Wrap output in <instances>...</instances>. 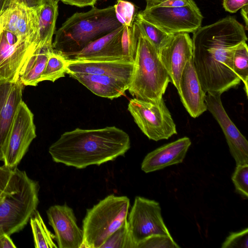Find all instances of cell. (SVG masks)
<instances>
[{
  "label": "cell",
  "mask_w": 248,
  "mask_h": 248,
  "mask_svg": "<svg viewBox=\"0 0 248 248\" xmlns=\"http://www.w3.org/2000/svg\"><path fill=\"white\" fill-rule=\"evenodd\" d=\"M113 6L118 21L122 25L132 26L135 16L134 4L125 0H118Z\"/></svg>",
  "instance_id": "cell-30"
},
{
  "label": "cell",
  "mask_w": 248,
  "mask_h": 248,
  "mask_svg": "<svg viewBox=\"0 0 248 248\" xmlns=\"http://www.w3.org/2000/svg\"><path fill=\"white\" fill-rule=\"evenodd\" d=\"M135 248L128 229L127 220L114 232L111 234L100 248Z\"/></svg>",
  "instance_id": "cell-28"
},
{
  "label": "cell",
  "mask_w": 248,
  "mask_h": 248,
  "mask_svg": "<svg viewBox=\"0 0 248 248\" xmlns=\"http://www.w3.org/2000/svg\"><path fill=\"white\" fill-rule=\"evenodd\" d=\"M133 28L137 47L128 91L134 98L156 101L163 97L171 79L155 48L134 21Z\"/></svg>",
  "instance_id": "cell-4"
},
{
  "label": "cell",
  "mask_w": 248,
  "mask_h": 248,
  "mask_svg": "<svg viewBox=\"0 0 248 248\" xmlns=\"http://www.w3.org/2000/svg\"><path fill=\"white\" fill-rule=\"evenodd\" d=\"M15 245L10 235L4 234L0 236V248H16Z\"/></svg>",
  "instance_id": "cell-39"
},
{
  "label": "cell",
  "mask_w": 248,
  "mask_h": 248,
  "mask_svg": "<svg viewBox=\"0 0 248 248\" xmlns=\"http://www.w3.org/2000/svg\"><path fill=\"white\" fill-rule=\"evenodd\" d=\"M130 148L128 134L115 126L77 128L62 134L50 146L48 153L55 162L81 169L113 161Z\"/></svg>",
  "instance_id": "cell-2"
},
{
  "label": "cell",
  "mask_w": 248,
  "mask_h": 248,
  "mask_svg": "<svg viewBox=\"0 0 248 248\" xmlns=\"http://www.w3.org/2000/svg\"><path fill=\"white\" fill-rule=\"evenodd\" d=\"M3 30L11 32L22 40L34 42L35 12L20 4L10 1L0 15Z\"/></svg>",
  "instance_id": "cell-19"
},
{
  "label": "cell",
  "mask_w": 248,
  "mask_h": 248,
  "mask_svg": "<svg viewBox=\"0 0 248 248\" xmlns=\"http://www.w3.org/2000/svg\"><path fill=\"white\" fill-rule=\"evenodd\" d=\"M24 85L16 81H0V161L4 152L15 116L22 100Z\"/></svg>",
  "instance_id": "cell-15"
},
{
  "label": "cell",
  "mask_w": 248,
  "mask_h": 248,
  "mask_svg": "<svg viewBox=\"0 0 248 248\" xmlns=\"http://www.w3.org/2000/svg\"><path fill=\"white\" fill-rule=\"evenodd\" d=\"M222 248H248V229L230 233L222 243Z\"/></svg>",
  "instance_id": "cell-33"
},
{
  "label": "cell",
  "mask_w": 248,
  "mask_h": 248,
  "mask_svg": "<svg viewBox=\"0 0 248 248\" xmlns=\"http://www.w3.org/2000/svg\"><path fill=\"white\" fill-rule=\"evenodd\" d=\"M3 30L1 24L0 23V35L1 33V32L3 31Z\"/></svg>",
  "instance_id": "cell-43"
},
{
  "label": "cell",
  "mask_w": 248,
  "mask_h": 248,
  "mask_svg": "<svg viewBox=\"0 0 248 248\" xmlns=\"http://www.w3.org/2000/svg\"><path fill=\"white\" fill-rule=\"evenodd\" d=\"M134 21L141 33L155 48L157 53L173 35L165 32L154 24L142 18L138 14L135 15Z\"/></svg>",
  "instance_id": "cell-25"
},
{
  "label": "cell",
  "mask_w": 248,
  "mask_h": 248,
  "mask_svg": "<svg viewBox=\"0 0 248 248\" xmlns=\"http://www.w3.org/2000/svg\"><path fill=\"white\" fill-rule=\"evenodd\" d=\"M67 64V59L54 50L50 53L40 82L45 80L54 82L65 76Z\"/></svg>",
  "instance_id": "cell-26"
},
{
  "label": "cell",
  "mask_w": 248,
  "mask_h": 248,
  "mask_svg": "<svg viewBox=\"0 0 248 248\" xmlns=\"http://www.w3.org/2000/svg\"><path fill=\"white\" fill-rule=\"evenodd\" d=\"M129 199L110 194L87 210L82 221V248H100L127 220Z\"/></svg>",
  "instance_id": "cell-6"
},
{
  "label": "cell",
  "mask_w": 248,
  "mask_h": 248,
  "mask_svg": "<svg viewBox=\"0 0 248 248\" xmlns=\"http://www.w3.org/2000/svg\"><path fill=\"white\" fill-rule=\"evenodd\" d=\"M138 14L170 35L193 33L201 27L203 19L195 2L178 7H146Z\"/></svg>",
  "instance_id": "cell-8"
},
{
  "label": "cell",
  "mask_w": 248,
  "mask_h": 248,
  "mask_svg": "<svg viewBox=\"0 0 248 248\" xmlns=\"http://www.w3.org/2000/svg\"><path fill=\"white\" fill-rule=\"evenodd\" d=\"M66 73H85L113 77L130 82L134 62L127 60L93 61L67 59Z\"/></svg>",
  "instance_id": "cell-18"
},
{
  "label": "cell",
  "mask_w": 248,
  "mask_h": 248,
  "mask_svg": "<svg viewBox=\"0 0 248 248\" xmlns=\"http://www.w3.org/2000/svg\"><path fill=\"white\" fill-rule=\"evenodd\" d=\"M236 191L243 197H248V164L236 165L232 176Z\"/></svg>",
  "instance_id": "cell-32"
},
{
  "label": "cell",
  "mask_w": 248,
  "mask_h": 248,
  "mask_svg": "<svg viewBox=\"0 0 248 248\" xmlns=\"http://www.w3.org/2000/svg\"><path fill=\"white\" fill-rule=\"evenodd\" d=\"M58 2L55 0H46L43 5L35 10V37L34 44L35 47L52 45V37L58 15Z\"/></svg>",
  "instance_id": "cell-22"
},
{
  "label": "cell",
  "mask_w": 248,
  "mask_h": 248,
  "mask_svg": "<svg viewBox=\"0 0 248 248\" xmlns=\"http://www.w3.org/2000/svg\"><path fill=\"white\" fill-rule=\"evenodd\" d=\"M194 2L193 0H163L152 6L178 7L187 5Z\"/></svg>",
  "instance_id": "cell-36"
},
{
  "label": "cell",
  "mask_w": 248,
  "mask_h": 248,
  "mask_svg": "<svg viewBox=\"0 0 248 248\" xmlns=\"http://www.w3.org/2000/svg\"><path fill=\"white\" fill-rule=\"evenodd\" d=\"M248 5V0H223V6L226 11L231 13L237 12Z\"/></svg>",
  "instance_id": "cell-35"
},
{
  "label": "cell",
  "mask_w": 248,
  "mask_h": 248,
  "mask_svg": "<svg viewBox=\"0 0 248 248\" xmlns=\"http://www.w3.org/2000/svg\"><path fill=\"white\" fill-rule=\"evenodd\" d=\"M221 95L219 93H207V109L222 129L236 165L248 164V141L226 113L221 102Z\"/></svg>",
  "instance_id": "cell-12"
},
{
  "label": "cell",
  "mask_w": 248,
  "mask_h": 248,
  "mask_svg": "<svg viewBox=\"0 0 248 248\" xmlns=\"http://www.w3.org/2000/svg\"><path fill=\"white\" fill-rule=\"evenodd\" d=\"M192 39L188 33H180L172 35L158 53L171 83L178 93L182 71L186 62L192 58Z\"/></svg>",
  "instance_id": "cell-14"
},
{
  "label": "cell",
  "mask_w": 248,
  "mask_h": 248,
  "mask_svg": "<svg viewBox=\"0 0 248 248\" xmlns=\"http://www.w3.org/2000/svg\"><path fill=\"white\" fill-rule=\"evenodd\" d=\"M66 4L82 7L87 6H94L97 0H60Z\"/></svg>",
  "instance_id": "cell-38"
},
{
  "label": "cell",
  "mask_w": 248,
  "mask_h": 248,
  "mask_svg": "<svg viewBox=\"0 0 248 248\" xmlns=\"http://www.w3.org/2000/svg\"><path fill=\"white\" fill-rule=\"evenodd\" d=\"M191 144L190 139L185 137L156 148L145 156L141 170L149 173L182 163Z\"/></svg>",
  "instance_id": "cell-20"
},
{
  "label": "cell",
  "mask_w": 248,
  "mask_h": 248,
  "mask_svg": "<svg viewBox=\"0 0 248 248\" xmlns=\"http://www.w3.org/2000/svg\"><path fill=\"white\" fill-rule=\"evenodd\" d=\"M5 193L0 191V198H1Z\"/></svg>",
  "instance_id": "cell-44"
},
{
  "label": "cell",
  "mask_w": 248,
  "mask_h": 248,
  "mask_svg": "<svg viewBox=\"0 0 248 248\" xmlns=\"http://www.w3.org/2000/svg\"><path fill=\"white\" fill-rule=\"evenodd\" d=\"M127 109L138 126L150 140H167L177 133L163 97L156 101L134 97L129 100Z\"/></svg>",
  "instance_id": "cell-7"
},
{
  "label": "cell",
  "mask_w": 248,
  "mask_h": 248,
  "mask_svg": "<svg viewBox=\"0 0 248 248\" xmlns=\"http://www.w3.org/2000/svg\"><path fill=\"white\" fill-rule=\"evenodd\" d=\"M14 170L15 188L0 198V236L11 235L22 231L39 202L38 182L17 167Z\"/></svg>",
  "instance_id": "cell-5"
},
{
  "label": "cell",
  "mask_w": 248,
  "mask_h": 248,
  "mask_svg": "<svg viewBox=\"0 0 248 248\" xmlns=\"http://www.w3.org/2000/svg\"><path fill=\"white\" fill-rule=\"evenodd\" d=\"M181 101L193 118L206 111V93L202 89L191 59L186 63L179 81L178 92Z\"/></svg>",
  "instance_id": "cell-17"
},
{
  "label": "cell",
  "mask_w": 248,
  "mask_h": 248,
  "mask_svg": "<svg viewBox=\"0 0 248 248\" xmlns=\"http://www.w3.org/2000/svg\"><path fill=\"white\" fill-rule=\"evenodd\" d=\"M124 56L128 60L134 61L137 47V38L132 26H124L121 39Z\"/></svg>",
  "instance_id": "cell-31"
},
{
  "label": "cell",
  "mask_w": 248,
  "mask_h": 248,
  "mask_svg": "<svg viewBox=\"0 0 248 248\" xmlns=\"http://www.w3.org/2000/svg\"><path fill=\"white\" fill-rule=\"evenodd\" d=\"M124 26L122 25L107 35L90 43L80 51L64 57L70 60H127L131 61L124 56L122 50L121 39Z\"/></svg>",
  "instance_id": "cell-16"
},
{
  "label": "cell",
  "mask_w": 248,
  "mask_h": 248,
  "mask_svg": "<svg viewBox=\"0 0 248 248\" xmlns=\"http://www.w3.org/2000/svg\"><path fill=\"white\" fill-rule=\"evenodd\" d=\"M53 50L52 45L35 47L20 73L19 80L24 86H36L40 82L48 56Z\"/></svg>",
  "instance_id": "cell-23"
},
{
  "label": "cell",
  "mask_w": 248,
  "mask_h": 248,
  "mask_svg": "<svg viewBox=\"0 0 248 248\" xmlns=\"http://www.w3.org/2000/svg\"><path fill=\"white\" fill-rule=\"evenodd\" d=\"M46 215L58 248H82L83 231L78 226L72 208L66 204L54 205L47 210Z\"/></svg>",
  "instance_id": "cell-13"
},
{
  "label": "cell",
  "mask_w": 248,
  "mask_h": 248,
  "mask_svg": "<svg viewBox=\"0 0 248 248\" xmlns=\"http://www.w3.org/2000/svg\"><path fill=\"white\" fill-rule=\"evenodd\" d=\"M35 48L32 41L3 30L0 35V81L19 79L21 69Z\"/></svg>",
  "instance_id": "cell-11"
},
{
  "label": "cell",
  "mask_w": 248,
  "mask_h": 248,
  "mask_svg": "<svg viewBox=\"0 0 248 248\" xmlns=\"http://www.w3.org/2000/svg\"><path fill=\"white\" fill-rule=\"evenodd\" d=\"M36 137L33 114L23 100L17 110L10 131L4 152V165L11 170L16 168Z\"/></svg>",
  "instance_id": "cell-10"
},
{
  "label": "cell",
  "mask_w": 248,
  "mask_h": 248,
  "mask_svg": "<svg viewBox=\"0 0 248 248\" xmlns=\"http://www.w3.org/2000/svg\"><path fill=\"white\" fill-rule=\"evenodd\" d=\"M163 0H146L147 4L146 7H151L159 3Z\"/></svg>",
  "instance_id": "cell-42"
},
{
  "label": "cell",
  "mask_w": 248,
  "mask_h": 248,
  "mask_svg": "<svg viewBox=\"0 0 248 248\" xmlns=\"http://www.w3.org/2000/svg\"><path fill=\"white\" fill-rule=\"evenodd\" d=\"M46 0H11V1L23 5L29 9L36 10Z\"/></svg>",
  "instance_id": "cell-37"
},
{
  "label": "cell",
  "mask_w": 248,
  "mask_h": 248,
  "mask_svg": "<svg viewBox=\"0 0 248 248\" xmlns=\"http://www.w3.org/2000/svg\"><path fill=\"white\" fill-rule=\"evenodd\" d=\"M11 0H0V15L8 7Z\"/></svg>",
  "instance_id": "cell-41"
},
{
  "label": "cell",
  "mask_w": 248,
  "mask_h": 248,
  "mask_svg": "<svg viewBox=\"0 0 248 248\" xmlns=\"http://www.w3.org/2000/svg\"><path fill=\"white\" fill-rule=\"evenodd\" d=\"M241 11V14L243 17L244 21L245 22V27L246 30H248V5L242 7Z\"/></svg>",
  "instance_id": "cell-40"
},
{
  "label": "cell",
  "mask_w": 248,
  "mask_h": 248,
  "mask_svg": "<svg viewBox=\"0 0 248 248\" xmlns=\"http://www.w3.org/2000/svg\"><path fill=\"white\" fill-rule=\"evenodd\" d=\"M248 47L246 42L240 44L234 50L232 57V69L244 84V91L248 95Z\"/></svg>",
  "instance_id": "cell-27"
},
{
  "label": "cell",
  "mask_w": 248,
  "mask_h": 248,
  "mask_svg": "<svg viewBox=\"0 0 248 248\" xmlns=\"http://www.w3.org/2000/svg\"><path fill=\"white\" fill-rule=\"evenodd\" d=\"M68 75L95 95L110 99L123 95L129 85V81L108 76L80 73Z\"/></svg>",
  "instance_id": "cell-21"
},
{
  "label": "cell",
  "mask_w": 248,
  "mask_h": 248,
  "mask_svg": "<svg viewBox=\"0 0 248 248\" xmlns=\"http://www.w3.org/2000/svg\"><path fill=\"white\" fill-rule=\"evenodd\" d=\"M247 40L245 27L232 16L193 32V64L206 93L222 94L240 84L232 69V57L235 48Z\"/></svg>",
  "instance_id": "cell-1"
},
{
  "label": "cell",
  "mask_w": 248,
  "mask_h": 248,
  "mask_svg": "<svg viewBox=\"0 0 248 248\" xmlns=\"http://www.w3.org/2000/svg\"><path fill=\"white\" fill-rule=\"evenodd\" d=\"M171 235L153 234L140 242L137 248H180Z\"/></svg>",
  "instance_id": "cell-29"
},
{
  "label": "cell",
  "mask_w": 248,
  "mask_h": 248,
  "mask_svg": "<svg viewBox=\"0 0 248 248\" xmlns=\"http://www.w3.org/2000/svg\"><path fill=\"white\" fill-rule=\"evenodd\" d=\"M121 26L113 6L103 9L93 6L87 12L75 13L62 24L56 31L53 48L66 56Z\"/></svg>",
  "instance_id": "cell-3"
},
{
  "label": "cell",
  "mask_w": 248,
  "mask_h": 248,
  "mask_svg": "<svg viewBox=\"0 0 248 248\" xmlns=\"http://www.w3.org/2000/svg\"><path fill=\"white\" fill-rule=\"evenodd\" d=\"M16 176L14 169L11 170L4 165L0 166V191L11 193L15 188Z\"/></svg>",
  "instance_id": "cell-34"
},
{
  "label": "cell",
  "mask_w": 248,
  "mask_h": 248,
  "mask_svg": "<svg viewBox=\"0 0 248 248\" xmlns=\"http://www.w3.org/2000/svg\"><path fill=\"white\" fill-rule=\"evenodd\" d=\"M56 0V1H60V0Z\"/></svg>",
  "instance_id": "cell-45"
},
{
  "label": "cell",
  "mask_w": 248,
  "mask_h": 248,
  "mask_svg": "<svg viewBox=\"0 0 248 248\" xmlns=\"http://www.w3.org/2000/svg\"><path fill=\"white\" fill-rule=\"evenodd\" d=\"M127 222L135 248L140 242L152 235H171L163 221L160 204L154 200L136 197Z\"/></svg>",
  "instance_id": "cell-9"
},
{
  "label": "cell",
  "mask_w": 248,
  "mask_h": 248,
  "mask_svg": "<svg viewBox=\"0 0 248 248\" xmlns=\"http://www.w3.org/2000/svg\"><path fill=\"white\" fill-rule=\"evenodd\" d=\"M30 223L31 228L34 247L57 248L54 242L55 235L46 227L40 213L36 210L31 216Z\"/></svg>",
  "instance_id": "cell-24"
}]
</instances>
